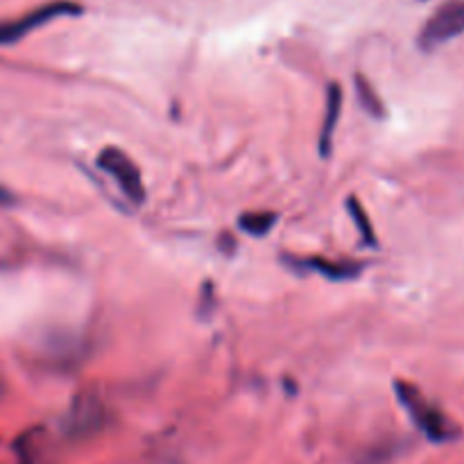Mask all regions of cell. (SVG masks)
Instances as JSON below:
<instances>
[{"label":"cell","mask_w":464,"mask_h":464,"mask_svg":"<svg viewBox=\"0 0 464 464\" xmlns=\"http://www.w3.org/2000/svg\"><path fill=\"white\" fill-rule=\"evenodd\" d=\"M394 392H397L399 403L406 408L417 429H420L430 442H451V440H456L458 435H460L458 426L453 424L438 406H433L415 385L406 383V381H397V383H394Z\"/></svg>","instance_id":"6da1fadb"},{"label":"cell","mask_w":464,"mask_h":464,"mask_svg":"<svg viewBox=\"0 0 464 464\" xmlns=\"http://www.w3.org/2000/svg\"><path fill=\"white\" fill-rule=\"evenodd\" d=\"M95 163H98L100 170L107 172L116 181V186L125 195L127 202H131L134 207H143L145 198H148V190H145L143 175H140L139 166L131 161L130 154H125L118 148H104L100 150Z\"/></svg>","instance_id":"7a4b0ae2"},{"label":"cell","mask_w":464,"mask_h":464,"mask_svg":"<svg viewBox=\"0 0 464 464\" xmlns=\"http://www.w3.org/2000/svg\"><path fill=\"white\" fill-rule=\"evenodd\" d=\"M104 420H107V411H104L102 399L95 392H91V390H84V392H80L72 399L71 408L63 415L62 430L68 438L84 440L100 433L104 426Z\"/></svg>","instance_id":"3957f363"},{"label":"cell","mask_w":464,"mask_h":464,"mask_svg":"<svg viewBox=\"0 0 464 464\" xmlns=\"http://www.w3.org/2000/svg\"><path fill=\"white\" fill-rule=\"evenodd\" d=\"M460 34H464V0H447L421 27L420 48L430 53Z\"/></svg>","instance_id":"277c9868"},{"label":"cell","mask_w":464,"mask_h":464,"mask_svg":"<svg viewBox=\"0 0 464 464\" xmlns=\"http://www.w3.org/2000/svg\"><path fill=\"white\" fill-rule=\"evenodd\" d=\"M80 12H82L80 5L71 3V0H54V3L41 5V7L23 14L21 18L0 23V44H12V41H18L21 36H25L30 30H34V27L53 21V18L66 16V14L71 16V14H80Z\"/></svg>","instance_id":"5b68a950"},{"label":"cell","mask_w":464,"mask_h":464,"mask_svg":"<svg viewBox=\"0 0 464 464\" xmlns=\"http://www.w3.org/2000/svg\"><path fill=\"white\" fill-rule=\"evenodd\" d=\"M284 263H288L293 270H306L317 272L329 281H352L362 275V263L356 261H329L324 256H311V258H295L284 256Z\"/></svg>","instance_id":"8992f818"},{"label":"cell","mask_w":464,"mask_h":464,"mask_svg":"<svg viewBox=\"0 0 464 464\" xmlns=\"http://www.w3.org/2000/svg\"><path fill=\"white\" fill-rule=\"evenodd\" d=\"M340 113H343V89L338 84H329L326 89V107H324V118H322V130H320V140H317V150H320L322 159L331 157V150H334V134L335 127L340 122Z\"/></svg>","instance_id":"52a82bcc"},{"label":"cell","mask_w":464,"mask_h":464,"mask_svg":"<svg viewBox=\"0 0 464 464\" xmlns=\"http://www.w3.org/2000/svg\"><path fill=\"white\" fill-rule=\"evenodd\" d=\"M347 211H349V216H352V222L356 225L362 245H367V247H376V245H379V238H376L374 227H372V220H370V216H367L365 207L361 204V199L349 198Z\"/></svg>","instance_id":"ba28073f"},{"label":"cell","mask_w":464,"mask_h":464,"mask_svg":"<svg viewBox=\"0 0 464 464\" xmlns=\"http://www.w3.org/2000/svg\"><path fill=\"white\" fill-rule=\"evenodd\" d=\"M353 84H356V93H358V102L362 104L370 116L374 118H383L385 116V104L381 100V95L376 93V89L372 86V82L367 80L365 75H356L353 77Z\"/></svg>","instance_id":"9c48e42d"},{"label":"cell","mask_w":464,"mask_h":464,"mask_svg":"<svg viewBox=\"0 0 464 464\" xmlns=\"http://www.w3.org/2000/svg\"><path fill=\"white\" fill-rule=\"evenodd\" d=\"M276 220H279V218H276V213H270V211L243 213L238 220V227L245 231V234L261 238V236L270 234L272 227L276 225Z\"/></svg>","instance_id":"30bf717a"},{"label":"cell","mask_w":464,"mask_h":464,"mask_svg":"<svg viewBox=\"0 0 464 464\" xmlns=\"http://www.w3.org/2000/svg\"><path fill=\"white\" fill-rule=\"evenodd\" d=\"M18 460L21 464H41L44 458V433L41 430H30L16 442Z\"/></svg>","instance_id":"8fae6325"},{"label":"cell","mask_w":464,"mask_h":464,"mask_svg":"<svg viewBox=\"0 0 464 464\" xmlns=\"http://www.w3.org/2000/svg\"><path fill=\"white\" fill-rule=\"evenodd\" d=\"M14 202H16V195L5 188V186H0V207H12Z\"/></svg>","instance_id":"7c38bea8"},{"label":"cell","mask_w":464,"mask_h":464,"mask_svg":"<svg viewBox=\"0 0 464 464\" xmlns=\"http://www.w3.org/2000/svg\"><path fill=\"white\" fill-rule=\"evenodd\" d=\"M0 394H3V379H0Z\"/></svg>","instance_id":"4fadbf2b"}]
</instances>
